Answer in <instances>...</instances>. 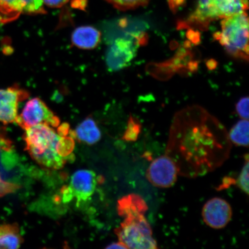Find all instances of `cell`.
I'll list each match as a JSON object with an SVG mask.
<instances>
[{
    "label": "cell",
    "instance_id": "obj_12",
    "mask_svg": "<svg viewBox=\"0 0 249 249\" xmlns=\"http://www.w3.org/2000/svg\"><path fill=\"white\" fill-rule=\"evenodd\" d=\"M29 97V93L18 87L0 89V122L8 124L16 122L18 104Z\"/></svg>",
    "mask_w": 249,
    "mask_h": 249
},
{
    "label": "cell",
    "instance_id": "obj_23",
    "mask_svg": "<svg viewBox=\"0 0 249 249\" xmlns=\"http://www.w3.org/2000/svg\"><path fill=\"white\" fill-rule=\"evenodd\" d=\"M236 184V179L230 177H226L223 179L222 184L219 186L218 190H223L229 188L232 185Z\"/></svg>",
    "mask_w": 249,
    "mask_h": 249
},
{
    "label": "cell",
    "instance_id": "obj_7",
    "mask_svg": "<svg viewBox=\"0 0 249 249\" xmlns=\"http://www.w3.org/2000/svg\"><path fill=\"white\" fill-rule=\"evenodd\" d=\"M21 128L26 130L40 124L53 127L60 124V120L41 99L35 98L28 101L16 120Z\"/></svg>",
    "mask_w": 249,
    "mask_h": 249
},
{
    "label": "cell",
    "instance_id": "obj_5",
    "mask_svg": "<svg viewBox=\"0 0 249 249\" xmlns=\"http://www.w3.org/2000/svg\"><path fill=\"white\" fill-rule=\"evenodd\" d=\"M123 222L115 230L118 240L127 249H156L157 243L144 215L124 218Z\"/></svg>",
    "mask_w": 249,
    "mask_h": 249
},
{
    "label": "cell",
    "instance_id": "obj_11",
    "mask_svg": "<svg viewBox=\"0 0 249 249\" xmlns=\"http://www.w3.org/2000/svg\"><path fill=\"white\" fill-rule=\"evenodd\" d=\"M232 216L231 205L219 197L210 199L202 208V217L204 222L214 229L225 228L231 220Z\"/></svg>",
    "mask_w": 249,
    "mask_h": 249
},
{
    "label": "cell",
    "instance_id": "obj_21",
    "mask_svg": "<svg viewBox=\"0 0 249 249\" xmlns=\"http://www.w3.org/2000/svg\"><path fill=\"white\" fill-rule=\"evenodd\" d=\"M236 111L242 119L249 120V98L243 97L236 105Z\"/></svg>",
    "mask_w": 249,
    "mask_h": 249
},
{
    "label": "cell",
    "instance_id": "obj_15",
    "mask_svg": "<svg viewBox=\"0 0 249 249\" xmlns=\"http://www.w3.org/2000/svg\"><path fill=\"white\" fill-rule=\"evenodd\" d=\"M74 138L87 144H93L101 139V132L91 117H87L73 132Z\"/></svg>",
    "mask_w": 249,
    "mask_h": 249
},
{
    "label": "cell",
    "instance_id": "obj_17",
    "mask_svg": "<svg viewBox=\"0 0 249 249\" xmlns=\"http://www.w3.org/2000/svg\"><path fill=\"white\" fill-rule=\"evenodd\" d=\"M249 121L242 119L239 121L229 133L231 143L239 147H249Z\"/></svg>",
    "mask_w": 249,
    "mask_h": 249
},
{
    "label": "cell",
    "instance_id": "obj_18",
    "mask_svg": "<svg viewBox=\"0 0 249 249\" xmlns=\"http://www.w3.org/2000/svg\"><path fill=\"white\" fill-rule=\"evenodd\" d=\"M119 10L126 11L147 5L151 0H106Z\"/></svg>",
    "mask_w": 249,
    "mask_h": 249
},
{
    "label": "cell",
    "instance_id": "obj_13",
    "mask_svg": "<svg viewBox=\"0 0 249 249\" xmlns=\"http://www.w3.org/2000/svg\"><path fill=\"white\" fill-rule=\"evenodd\" d=\"M148 210L147 202L141 196L138 194H132L124 196L118 201V213L123 218L145 215Z\"/></svg>",
    "mask_w": 249,
    "mask_h": 249
},
{
    "label": "cell",
    "instance_id": "obj_2",
    "mask_svg": "<svg viewBox=\"0 0 249 249\" xmlns=\"http://www.w3.org/2000/svg\"><path fill=\"white\" fill-rule=\"evenodd\" d=\"M73 132L62 135L53 127L40 124L25 130L24 140L28 152L36 162L49 169L58 170L73 160Z\"/></svg>",
    "mask_w": 249,
    "mask_h": 249
},
{
    "label": "cell",
    "instance_id": "obj_10",
    "mask_svg": "<svg viewBox=\"0 0 249 249\" xmlns=\"http://www.w3.org/2000/svg\"><path fill=\"white\" fill-rule=\"evenodd\" d=\"M42 0H0V23L14 21L22 14H45Z\"/></svg>",
    "mask_w": 249,
    "mask_h": 249
},
{
    "label": "cell",
    "instance_id": "obj_14",
    "mask_svg": "<svg viewBox=\"0 0 249 249\" xmlns=\"http://www.w3.org/2000/svg\"><path fill=\"white\" fill-rule=\"evenodd\" d=\"M101 40L100 31L89 26L77 27L71 34V43L78 48L90 50L98 46Z\"/></svg>",
    "mask_w": 249,
    "mask_h": 249
},
{
    "label": "cell",
    "instance_id": "obj_3",
    "mask_svg": "<svg viewBox=\"0 0 249 249\" xmlns=\"http://www.w3.org/2000/svg\"><path fill=\"white\" fill-rule=\"evenodd\" d=\"M227 53L232 57L249 60V18L247 12L224 18L221 31L214 34Z\"/></svg>",
    "mask_w": 249,
    "mask_h": 249
},
{
    "label": "cell",
    "instance_id": "obj_19",
    "mask_svg": "<svg viewBox=\"0 0 249 249\" xmlns=\"http://www.w3.org/2000/svg\"><path fill=\"white\" fill-rule=\"evenodd\" d=\"M249 155L245 158V162L237 179H236V184L245 194L249 195Z\"/></svg>",
    "mask_w": 249,
    "mask_h": 249
},
{
    "label": "cell",
    "instance_id": "obj_1",
    "mask_svg": "<svg viewBox=\"0 0 249 249\" xmlns=\"http://www.w3.org/2000/svg\"><path fill=\"white\" fill-rule=\"evenodd\" d=\"M231 148L225 126L205 108L193 106L174 116L166 155L176 164L178 175L196 178L222 166Z\"/></svg>",
    "mask_w": 249,
    "mask_h": 249
},
{
    "label": "cell",
    "instance_id": "obj_6",
    "mask_svg": "<svg viewBox=\"0 0 249 249\" xmlns=\"http://www.w3.org/2000/svg\"><path fill=\"white\" fill-rule=\"evenodd\" d=\"M144 34H133L130 37H122L114 40L107 54V64L111 71L122 70L135 58L140 45L145 42Z\"/></svg>",
    "mask_w": 249,
    "mask_h": 249
},
{
    "label": "cell",
    "instance_id": "obj_20",
    "mask_svg": "<svg viewBox=\"0 0 249 249\" xmlns=\"http://www.w3.org/2000/svg\"><path fill=\"white\" fill-rule=\"evenodd\" d=\"M140 132L141 125L135 118L130 117L123 139L127 142H135L138 139Z\"/></svg>",
    "mask_w": 249,
    "mask_h": 249
},
{
    "label": "cell",
    "instance_id": "obj_16",
    "mask_svg": "<svg viewBox=\"0 0 249 249\" xmlns=\"http://www.w3.org/2000/svg\"><path fill=\"white\" fill-rule=\"evenodd\" d=\"M22 243L23 238L17 224L0 225V249H17Z\"/></svg>",
    "mask_w": 249,
    "mask_h": 249
},
{
    "label": "cell",
    "instance_id": "obj_22",
    "mask_svg": "<svg viewBox=\"0 0 249 249\" xmlns=\"http://www.w3.org/2000/svg\"><path fill=\"white\" fill-rule=\"evenodd\" d=\"M43 4L52 8H60L70 1V0H42Z\"/></svg>",
    "mask_w": 249,
    "mask_h": 249
},
{
    "label": "cell",
    "instance_id": "obj_24",
    "mask_svg": "<svg viewBox=\"0 0 249 249\" xmlns=\"http://www.w3.org/2000/svg\"><path fill=\"white\" fill-rule=\"evenodd\" d=\"M107 249H125L127 248L124 246L122 243L119 242L116 243H113V244H111L109 245Z\"/></svg>",
    "mask_w": 249,
    "mask_h": 249
},
{
    "label": "cell",
    "instance_id": "obj_9",
    "mask_svg": "<svg viewBox=\"0 0 249 249\" xmlns=\"http://www.w3.org/2000/svg\"><path fill=\"white\" fill-rule=\"evenodd\" d=\"M178 176L176 164L166 155L152 161L146 173L148 181L160 188H169L173 186Z\"/></svg>",
    "mask_w": 249,
    "mask_h": 249
},
{
    "label": "cell",
    "instance_id": "obj_8",
    "mask_svg": "<svg viewBox=\"0 0 249 249\" xmlns=\"http://www.w3.org/2000/svg\"><path fill=\"white\" fill-rule=\"evenodd\" d=\"M97 178L93 171L80 170L71 177L70 184L62 190V200L70 202L75 199L77 203L87 201L94 194Z\"/></svg>",
    "mask_w": 249,
    "mask_h": 249
},
{
    "label": "cell",
    "instance_id": "obj_4",
    "mask_svg": "<svg viewBox=\"0 0 249 249\" xmlns=\"http://www.w3.org/2000/svg\"><path fill=\"white\" fill-rule=\"evenodd\" d=\"M248 0H198L195 11L183 25L204 30L212 21L246 12Z\"/></svg>",
    "mask_w": 249,
    "mask_h": 249
}]
</instances>
